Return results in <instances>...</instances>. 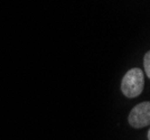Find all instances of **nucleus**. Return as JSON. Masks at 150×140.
Wrapping results in <instances>:
<instances>
[{
    "instance_id": "obj_1",
    "label": "nucleus",
    "mask_w": 150,
    "mask_h": 140,
    "mask_svg": "<svg viewBox=\"0 0 150 140\" xmlns=\"http://www.w3.org/2000/svg\"><path fill=\"white\" fill-rule=\"evenodd\" d=\"M144 72L140 69L129 70L122 78L121 91L127 98H137L144 91Z\"/></svg>"
},
{
    "instance_id": "obj_4",
    "label": "nucleus",
    "mask_w": 150,
    "mask_h": 140,
    "mask_svg": "<svg viewBox=\"0 0 150 140\" xmlns=\"http://www.w3.org/2000/svg\"><path fill=\"white\" fill-rule=\"evenodd\" d=\"M148 140H150V131H148Z\"/></svg>"
},
{
    "instance_id": "obj_3",
    "label": "nucleus",
    "mask_w": 150,
    "mask_h": 140,
    "mask_svg": "<svg viewBox=\"0 0 150 140\" xmlns=\"http://www.w3.org/2000/svg\"><path fill=\"white\" fill-rule=\"evenodd\" d=\"M144 70L147 77H150V53L147 52L144 56Z\"/></svg>"
},
{
    "instance_id": "obj_2",
    "label": "nucleus",
    "mask_w": 150,
    "mask_h": 140,
    "mask_svg": "<svg viewBox=\"0 0 150 140\" xmlns=\"http://www.w3.org/2000/svg\"><path fill=\"white\" fill-rule=\"evenodd\" d=\"M128 121L134 129H140L149 126L150 123V103L148 101L137 104L131 110Z\"/></svg>"
}]
</instances>
